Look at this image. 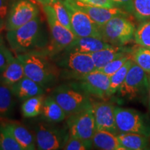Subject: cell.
<instances>
[{"mask_svg": "<svg viewBox=\"0 0 150 150\" xmlns=\"http://www.w3.org/2000/svg\"><path fill=\"white\" fill-rule=\"evenodd\" d=\"M11 50L15 54L42 51L48 43L38 16L6 35Z\"/></svg>", "mask_w": 150, "mask_h": 150, "instance_id": "6da1fadb", "label": "cell"}, {"mask_svg": "<svg viewBox=\"0 0 150 150\" xmlns=\"http://www.w3.org/2000/svg\"><path fill=\"white\" fill-rule=\"evenodd\" d=\"M41 52L16 54L22 62L24 74L42 86L45 90L52 87L57 81L59 69Z\"/></svg>", "mask_w": 150, "mask_h": 150, "instance_id": "7a4b0ae2", "label": "cell"}, {"mask_svg": "<svg viewBox=\"0 0 150 150\" xmlns=\"http://www.w3.org/2000/svg\"><path fill=\"white\" fill-rule=\"evenodd\" d=\"M102 38L113 46H124L134 39L135 25L126 16H116L99 27Z\"/></svg>", "mask_w": 150, "mask_h": 150, "instance_id": "3957f363", "label": "cell"}, {"mask_svg": "<svg viewBox=\"0 0 150 150\" xmlns=\"http://www.w3.org/2000/svg\"><path fill=\"white\" fill-rule=\"evenodd\" d=\"M51 96L63 108L67 117L92 105L88 95L74 86L63 84L58 86Z\"/></svg>", "mask_w": 150, "mask_h": 150, "instance_id": "277c9868", "label": "cell"}, {"mask_svg": "<svg viewBox=\"0 0 150 150\" xmlns=\"http://www.w3.org/2000/svg\"><path fill=\"white\" fill-rule=\"evenodd\" d=\"M70 19L71 30L76 37L102 38L99 26L77 4L76 0H63Z\"/></svg>", "mask_w": 150, "mask_h": 150, "instance_id": "5b68a950", "label": "cell"}, {"mask_svg": "<svg viewBox=\"0 0 150 150\" xmlns=\"http://www.w3.org/2000/svg\"><path fill=\"white\" fill-rule=\"evenodd\" d=\"M67 128H61L39 122L35 126L34 136L36 148L40 150L63 149L69 138Z\"/></svg>", "mask_w": 150, "mask_h": 150, "instance_id": "8992f818", "label": "cell"}, {"mask_svg": "<svg viewBox=\"0 0 150 150\" xmlns=\"http://www.w3.org/2000/svg\"><path fill=\"white\" fill-rule=\"evenodd\" d=\"M42 6L52 36V43L50 47V54L54 55L59 54L68 47L76 36L71 30L59 21L55 12L50 6L42 5Z\"/></svg>", "mask_w": 150, "mask_h": 150, "instance_id": "52a82bcc", "label": "cell"}, {"mask_svg": "<svg viewBox=\"0 0 150 150\" xmlns=\"http://www.w3.org/2000/svg\"><path fill=\"white\" fill-rule=\"evenodd\" d=\"M63 52L58 59L57 65L66 70L70 78L78 79L96 70L91 54L69 51Z\"/></svg>", "mask_w": 150, "mask_h": 150, "instance_id": "ba28073f", "label": "cell"}, {"mask_svg": "<svg viewBox=\"0 0 150 150\" xmlns=\"http://www.w3.org/2000/svg\"><path fill=\"white\" fill-rule=\"evenodd\" d=\"M114 113L119 133H136L150 137V126L140 112L115 106Z\"/></svg>", "mask_w": 150, "mask_h": 150, "instance_id": "9c48e42d", "label": "cell"}, {"mask_svg": "<svg viewBox=\"0 0 150 150\" xmlns=\"http://www.w3.org/2000/svg\"><path fill=\"white\" fill-rule=\"evenodd\" d=\"M70 136L91 140L96 131L93 105L67 117Z\"/></svg>", "mask_w": 150, "mask_h": 150, "instance_id": "30bf717a", "label": "cell"}, {"mask_svg": "<svg viewBox=\"0 0 150 150\" xmlns=\"http://www.w3.org/2000/svg\"><path fill=\"white\" fill-rule=\"evenodd\" d=\"M39 10L29 0H17L11 6L5 22V29H18L38 16Z\"/></svg>", "mask_w": 150, "mask_h": 150, "instance_id": "8fae6325", "label": "cell"}, {"mask_svg": "<svg viewBox=\"0 0 150 150\" xmlns=\"http://www.w3.org/2000/svg\"><path fill=\"white\" fill-rule=\"evenodd\" d=\"M147 88L148 75L134 62L117 92L121 97L133 99L145 93Z\"/></svg>", "mask_w": 150, "mask_h": 150, "instance_id": "7c38bea8", "label": "cell"}, {"mask_svg": "<svg viewBox=\"0 0 150 150\" xmlns=\"http://www.w3.org/2000/svg\"><path fill=\"white\" fill-rule=\"evenodd\" d=\"M78 83L73 84L81 91L100 99L109 97L110 76L99 70H95L78 79Z\"/></svg>", "mask_w": 150, "mask_h": 150, "instance_id": "4fadbf2b", "label": "cell"}, {"mask_svg": "<svg viewBox=\"0 0 150 150\" xmlns=\"http://www.w3.org/2000/svg\"><path fill=\"white\" fill-rule=\"evenodd\" d=\"M96 130L107 131L112 134H119L116 126L114 108L109 102L92 103Z\"/></svg>", "mask_w": 150, "mask_h": 150, "instance_id": "5bb4252c", "label": "cell"}, {"mask_svg": "<svg viewBox=\"0 0 150 150\" xmlns=\"http://www.w3.org/2000/svg\"><path fill=\"white\" fill-rule=\"evenodd\" d=\"M77 4L83 11L90 16L92 20L96 23L97 25H103L109 21L110 19L116 16H127L128 13L123 9L118 7H112V8H105V7L95 6L85 4L80 1H76Z\"/></svg>", "mask_w": 150, "mask_h": 150, "instance_id": "9a60e30c", "label": "cell"}, {"mask_svg": "<svg viewBox=\"0 0 150 150\" xmlns=\"http://www.w3.org/2000/svg\"><path fill=\"white\" fill-rule=\"evenodd\" d=\"M1 123L10 131L13 136L21 145L23 150L36 149L34 134L22 124L17 121L6 120Z\"/></svg>", "mask_w": 150, "mask_h": 150, "instance_id": "2e32d148", "label": "cell"}, {"mask_svg": "<svg viewBox=\"0 0 150 150\" xmlns=\"http://www.w3.org/2000/svg\"><path fill=\"white\" fill-rule=\"evenodd\" d=\"M111 46L112 45L105 42L99 38L93 36L76 37L72 44L65 49L64 51L91 54Z\"/></svg>", "mask_w": 150, "mask_h": 150, "instance_id": "e0dca14e", "label": "cell"}, {"mask_svg": "<svg viewBox=\"0 0 150 150\" xmlns=\"http://www.w3.org/2000/svg\"><path fill=\"white\" fill-rule=\"evenodd\" d=\"M132 53L133 50L129 48L124 47L123 46L112 45L110 47L92 53L91 56L95 64V69L96 70H99L112 60Z\"/></svg>", "mask_w": 150, "mask_h": 150, "instance_id": "ac0fdd59", "label": "cell"}, {"mask_svg": "<svg viewBox=\"0 0 150 150\" xmlns=\"http://www.w3.org/2000/svg\"><path fill=\"white\" fill-rule=\"evenodd\" d=\"M11 87L15 97L21 101L38 95H44L45 93V89L40 84L26 76Z\"/></svg>", "mask_w": 150, "mask_h": 150, "instance_id": "d6986e66", "label": "cell"}, {"mask_svg": "<svg viewBox=\"0 0 150 150\" xmlns=\"http://www.w3.org/2000/svg\"><path fill=\"white\" fill-rule=\"evenodd\" d=\"M40 115L50 123H59L67 119L64 110L51 95L45 98Z\"/></svg>", "mask_w": 150, "mask_h": 150, "instance_id": "ffe728a7", "label": "cell"}, {"mask_svg": "<svg viewBox=\"0 0 150 150\" xmlns=\"http://www.w3.org/2000/svg\"><path fill=\"white\" fill-rule=\"evenodd\" d=\"M120 144L125 150L149 149V137L136 133H119L117 135Z\"/></svg>", "mask_w": 150, "mask_h": 150, "instance_id": "44dd1931", "label": "cell"}, {"mask_svg": "<svg viewBox=\"0 0 150 150\" xmlns=\"http://www.w3.org/2000/svg\"><path fill=\"white\" fill-rule=\"evenodd\" d=\"M24 76L25 74L22 62L17 56H14L0 74V83L11 86L21 80Z\"/></svg>", "mask_w": 150, "mask_h": 150, "instance_id": "7402d4cb", "label": "cell"}, {"mask_svg": "<svg viewBox=\"0 0 150 150\" xmlns=\"http://www.w3.org/2000/svg\"><path fill=\"white\" fill-rule=\"evenodd\" d=\"M93 147L104 150H125L120 144L117 135L107 131L96 130L92 138Z\"/></svg>", "mask_w": 150, "mask_h": 150, "instance_id": "603a6c76", "label": "cell"}, {"mask_svg": "<svg viewBox=\"0 0 150 150\" xmlns=\"http://www.w3.org/2000/svg\"><path fill=\"white\" fill-rule=\"evenodd\" d=\"M14 94L11 87L6 84H0V117L10 115L15 106Z\"/></svg>", "mask_w": 150, "mask_h": 150, "instance_id": "cb8c5ba5", "label": "cell"}, {"mask_svg": "<svg viewBox=\"0 0 150 150\" xmlns=\"http://www.w3.org/2000/svg\"><path fill=\"white\" fill-rule=\"evenodd\" d=\"M45 95H40L23 101L21 106L22 115L24 117L31 118L40 115Z\"/></svg>", "mask_w": 150, "mask_h": 150, "instance_id": "d4e9b609", "label": "cell"}, {"mask_svg": "<svg viewBox=\"0 0 150 150\" xmlns=\"http://www.w3.org/2000/svg\"><path fill=\"white\" fill-rule=\"evenodd\" d=\"M37 1L42 6H50L55 12L56 18L59 21L63 26L71 30L70 16L63 0H37Z\"/></svg>", "mask_w": 150, "mask_h": 150, "instance_id": "484cf974", "label": "cell"}, {"mask_svg": "<svg viewBox=\"0 0 150 150\" xmlns=\"http://www.w3.org/2000/svg\"><path fill=\"white\" fill-rule=\"evenodd\" d=\"M132 58L129 59L126 63L122 66L115 73L110 76V88H109V96L114 95L117 92L120 86L122 84L125 79L129 69L134 63Z\"/></svg>", "mask_w": 150, "mask_h": 150, "instance_id": "4316f807", "label": "cell"}, {"mask_svg": "<svg viewBox=\"0 0 150 150\" xmlns=\"http://www.w3.org/2000/svg\"><path fill=\"white\" fill-rule=\"evenodd\" d=\"M0 150H23L2 123L0 124Z\"/></svg>", "mask_w": 150, "mask_h": 150, "instance_id": "83f0119b", "label": "cell"}, {"mask_svg": "<svg viewBox=\"0 0 150 150\" xmlns=\"http://www.w3.org/2000/svg\"><path fill=\"white\" fill-rule=\"evenodd\" d=\"M132 59L138 66L150 75V49L140 46L132 53Z\"/></svg>", "mask_w": 150, "mask_h": 150, "instance_id": "f1b7e54d", "label": "cell"}, {"mask_svg": "<svg viewBox=\"0 0 150 150\" xmlns=\"http://www.w3.org/2000/svg\"><path fill=\"white\" fill-rule=\"evenodd\" d=\"M134 41L138 45L150 49V20L138 26L135 31Z\"/></svg>", "mask_w": 150, "mask_h": 150, "instance_id": "f546056e", "label": "cell"}, {"mask_svg": "<svg viewBox=\"0 0 150 150\" xmlns=\"http://www.w3.org/2000/svg\"><path fill=\"white\" fill-rule=\"evenodd\" d=\"M134 15L138 22L150 20V0H133Z\"/></svg>", "mask_w": 150, "mask_h": 150, "instance_id": "4dcf8cb0", "label": "cell"}, {"mask_svg": "<svg viewBox=\"0 0 150 150\" xmlns=\"http://www.w3.org/2000/svg\"><path fill=\"white\" fill-rule=\"evenodd\" d=\"M132 58V54H129L127 55L121 56V57L117 58V59L112 60V61L109 62L102 68H101L99 71L104 73L105 74L108 75V76H112L114 73H115L119 70L122 65L125 64L129 59Z\"/></svg>", "mask_w": 150, "mask_h": 150, "instance_id": "1f68e13d", "label": "cell"}, {"mask_svg": "<svg viewBox=\"0 0 150 150\" xmlns=\"http://www.w3.org/2000/svg\"><path fill=\"white\" fill-rule=\"evenodd\" d=\"M93 147V142L91 140L81 139L69 136L66 143L63 149L65 150H86Z\"/></svg>", "mask_w": 150, "mask_h": 150, "instance_id": "d6a6232c", "label": "cell"}, {"mask_svg": "<svg viewBox=\"0 0 150 150\" xmlns=\"http://www.w3.org/2000/svg\"><path fill=\"white\" fill-rule=\"evenodd\" d=\"M13 57L14 56L11 50L6 46L2 38L0 36V74L3 72Z\"/></svg>", "mask_w": 150, "mask_h": 150, "instance_id": "836d02e7", "label": "cell"}, {"mask_svg": "<svg viewBox=\"0 0 150 150\" xmlns=\"http://www.w3.org/2000/svg\"><path fill=\"white\" fill-rule=\"evenodd\" d=\"M85 4L95 6L105 7V8H112L117 7L112 2L111 0H76Z\"/></svg>", "mask_w": 150, "mask_h": 150, "instance_id": "e575fe53", "label": "cell"}, {"mask_svg": "<svg viewBox=\"0 0 150 150\" xmlns=\"http://www.w3.org/2000/svg\"><path fill=\"white\" fill-rule=\"evenodd\" d=\"M111 1L115 5V6L123 9L128 13L133 14L134 13L133 0H111Z\"/></svg>", "mask_w": 150, "mask_h": 150, "instance_id": "d590c367", "label": "cell"}, {"mask_svg": "<svg viewBox=\"0 0 150 150\" xmlns=\"http://www.w3.org/2000/svg\"><path fill=\"white\" fill-rule=\"evenodd\" d=\"M11 0H0V22L6 19L9 11V4Z\"/></svg>", "mask_w": 150, "mask_h": 150, "instance_id": "8d00e7d4", "label": "cell"}, {"mask_svg": "<svg viewBox=\"0 0 150 150\" xmlns=\"http://www.w3.org/2000/svg\"><path fill=\"white\" fill-rule=\"evenodd\" d=\"M148 98H149V108H150V75L148 76Z\"/></svg>", "mask_w": 150, "mask_h": 150, "instance_id": "74e56055", "label": "cell"}]
</instances>
